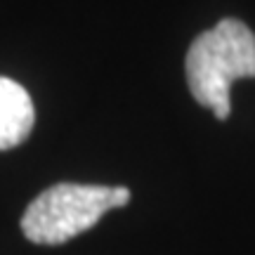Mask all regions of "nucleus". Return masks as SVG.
Here are the masks:
<instances>
[{"label": "nucleus", "mask_w": 255, "mask_h": 255, "mask_svg": "<svg viewBox=\"0 0 255 255\" xmlns=\"http://www.w3.org/2000/svg\"><path fill=\"white\" fill-rule=\"evenodd\" d=\"M184 73L191 97L227 121L229 90L239 78H255V33L239 19H222L194 38L187 50Z\"/></svg>", "instance_id": "1"}, {"label": "nucleus", "mask_w": 255, "mask_h": 255, "mask_svg": "<svg viewBox=\"0 0 255 255\" xmlns=\"http://www.w3.org/2000/svg\"><path fill=\"white\" fill-rule=\"evenodd\" d=\"M130 196L128 187L59 182L28 203L21 215V232L33 244L59 246L92 229L107 210L128 206Z\"/></svg>", "instance_id": "2"}, {"label": "nucleus", "mask_w": 255, "mask_h": 255, "mask_svg": "<svg viewBox=\"0 0 255 255\" xmlns=\"http://www.w3.org/2000/svg\"><path fill=\"white\" fill-rule=\"evenodd\" d=\"M36 126V107L24 85L0 76V151L19 146Z\"/></svg>", "instance_id": "3"}]
</instances>
